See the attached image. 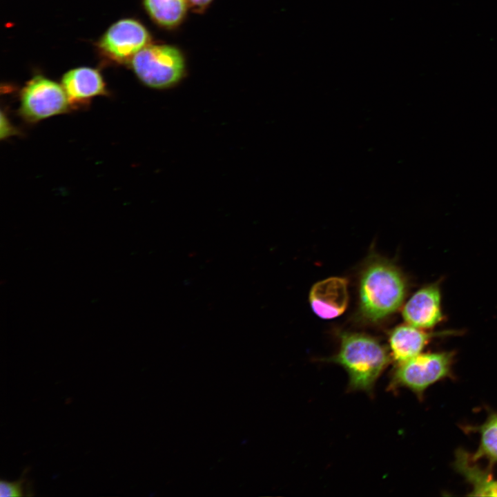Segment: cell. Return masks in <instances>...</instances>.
I'll use <instances>...</instances> for the list:
<instances>
[{
	"instance_id": "obj_16",
	"label": "cell",
	"mask_w": 497,
	"mask_h": 497,
	"mask_svg": "<svg viewBox=\"0 0 497 497\" xmlns=\"http://www.w3.org/2000/svg\"><path fill=\"white\" fill-rule=\"evenodd\" d=\"M188 8L193 12L201 13L204 12L214 0H186Z\"/></svg>"
},
{
	"instance_id": "obj_8",
	"label": "cell",
	"mask_w": 497,
	"mask_h": 497,
	"mask_svg": "<svg viewBox=\"0 0 497 497\" xmlns=\"http://www.w3.org/2000/svg\"><path fill=\"white\" fill-rule=\"evenodd\" d=\"M402 317L408 324L422 329H430L438 324L442 313L438 284H429L417 291L405 304Z\"/></svg>"
},
{
	"instance_id": "obj_6",
	"label": "cell",
	"mask_w": 497,
	"mask_h": 497,
	"mask_svg": "<svg viewBox=\"0 0 497 497\" xmlns=\"http://www.w3.org/2000/svg\"><path fill=\"white\" fill-rule=\"evenodd\" d=\"M146 27L137 20L124 19L113 23L99 41V47L110 58L124 61L150 43Z\"/></svg>"
},
{
	"instance_id": "obj_15",
	"label": "cell",
	"mask_w": 497,
	"mask_h": 497,
	"mask_svg": "<svg viewBox=\"0 0 497 497\" xmlns=\"http://www.w3.org/2000/svg\"><path fill=\"white\" fill-rule=\"evenodd\" d=\"M17 133L16 128L12 126L6 115L2 112L1 117V138H7L15 135Z\"/></svg>"
},
{
	"instance_id": "obj_7",
	"label": "cell",
	"mask_w": 497,
	"mask_h": 497,
	"mask_svg": "<svg viewBox=\"0 0 497 497\" xmlns=\"http://www.w3.org/2000/svg\"><path fill=\"white\" fill-rule=\"evenodd\" d=\"M349 302L347 281L331 277L315 283L310 290L309 302L318 317L330 320L342 315Z\"/></svg>"
},
{
	"instance_id": "obj_12",
	"label": "cell",
	"mask_w": 497,
	"mask_h": 497,
	"mask_svg": "<svg viewBox=\"0 0 497 497\" xmlns=\"http://www.w3.org/2000/svg\"><path fill=\"white\" fill-rule=\"evenodd\" d=\"M458 468L473 485L472 496H497V480L489 479L478 468L468 464L465 454L458 456Z\"/></svg>"
},
{
	"instance_id": "obj_13",
	"label": "cell",
	"mask_w": 497,
	"mask_h": 497,
	"mask_svg": "<svg viewBox=\"0 0 497 497\" xmlns=\"http://www.w3.org/2000/svg\"><path fill=\"white\" fill-rule=\"evenodd\" d=\"M480 445L472 460L486 458L490 463L497 462V413L491 414L480 429Z\"/></svg>"
},
{
	"instance_id": "obj_5",
	"label": "cell",
	"mask_w": 497,
	"mask_h": 497,
	"mask_svg": "<svg viewBox=\"0 0 497 497\" xmlns=\"http://www.w3.org/2000/svg\"><path fill=\"white\" fill-rule=\"evenodd\" d=\"M19 99V114L31 124L71 109L62 85L42 76H36L26 84Z\"/></svg>"
},
{
	"instance_id": "obj_1",
	"label": "cell",
	"mask_w": 497,
	"mask_h": 497,
	"mask_svg": "<svg viewBox=\"0 0 497 497\" xmlns=\"http://www.w3.org/2000/svg\"><path fill=\"white\" fill-rule=\"evenodd\" d=\"M340 365L349 377V391L373 393L376 383L391 361L390 353L379 341L358 333H342L337 354L325 359Z\"/></svg>"
},
{
	"instance_id": "obj_14",
	"label": "cell",
	"mask_w": 497,
	"mask_h": 497,
	"mask_svg": "<svg viewBox=\"0 0 497 497\" xmlns=\"http://www.w3.org/2000/svg\"><path fill=\"white\" fill-rule=\"evenodd\" d=\"M29 468L23 469L20 478L14 481L8 482L1 480L0 481V496H32L35 495L32 481L28 478Z\"/></svg>"
},
{
	"instance_id": "obj_10",
	"label": "cell",
	"mask_w": 497,
	"mask_h": 497,
	"mask_svg": "<svg viewBox=\"0 0 497 497\" xmlns=\"http://www.w3.org/2000/svg\"><path fill=\"white\" fill-rule=\"evenodd\" d=\"M435 335L408 324L398 326L389 337L391 357L396 363L407 360L420 354Z\"/></svg>"
},
{
	"instance_id": "obj_11",
	"label": "cell",
	"mask_w": 497,
	"mask_h": 497,
	"mask_svg": "<svg viewBox=\"0 0 497 497\" xmlns=\"http://www.w3.org/2000/svg\"><path fill=\"white\" fill-rule=\"evenodd\" d=\"M143 3L150 19L169 30L182 24L188 9L186 0H143Z\"/></svg>"
},
{
	"instance_id": "obj_2",
	"label": "cell",
	"mask_w": 497,
	"mask_h": 497,
	"mask_svg": "<svg viewBox=\"0 0 497 497\" xmlns=\"http://www.w3.org/2000/svg\"><path fill=\"white\" fill-rule=\"evenodd\" d=\"M360 310L367 320L376 322L395 312L406 294L405 281L391 263L381 259L371 260L360 280Z\"/></svg>"
},
{
	"instance_id": "obj_4",
	"label": "cell",
	"mask_w": 497,
	"mask_h": 497,
	"mask_svg": "<svg viewBox=\"0 0 497 497\" xmlns=\"http://www.w3.org/2000/svg\"><path fill=\"white\" fill-rule=\"evenodd\" d=\"M451 362L450 353H420L396 364L389 389L407 388L420 397L430 385L448 376Z\"/></svg>"
},
{
	"instance_id": "obj_3",
	"label": "cell",
	"mask_w": 497,
	"mask_h": 497,
	"mask_svg": "<svg viewBox=\"0 0 497 497\" xmlns=\"http://www.w3.org/2000/svg\"><path fill=\"white\" fill-rule=\"evenodd\" d=\"M131 66L144 84L155 89L175 86L186 72L182 52L168 44H148L133 57Z\"/></svg>"
},
{
	"instance_id": "obj_9",
	"label": "cell",
	"mask_w": 497,
	"mask_h": 497,
	"mask_svg": "<svg viewBox=\"0 0 497 497\" xmlns=\"http://www.w3.org/2000/svg\"><path fill=\"white\" fill-rule=\"evenodd\" d=\"M61 85L71 108L87 106L95 97L106 95V84L100 72L92 68L79 67L66 72Z\"/></svg>"
}]
</instances>
